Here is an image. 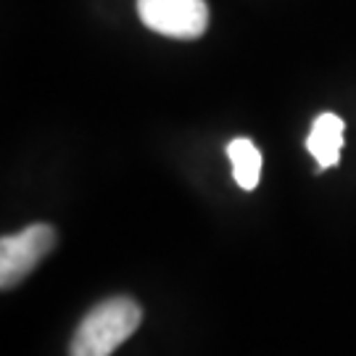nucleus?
<instances>
[{
    "label": "nucleus",
    "instance_id": "nucleus-1",
    "mask_svg": "<svg viewBox=\"0 0 356 356\" xmlns=\"http://www.w3.org/2000/svg\"><path fill=\"white\" fill-rule=\"evenodd\" d=\"M143 309L127 296L98 304L79 322L72 338V356H111L140 327Z\"/></svg>",
    "mask_w": 356,
    "mask_h": 356
},
{
    "label": "nucleus",
    "instance_id": "nucleus-2",
    "mask_svg": "<svg viewBox=\"0 0 356 356\" xmlns=\"http://www.w3.org/2000/svg\"><path fill=\"white\" fill-rule=\"evenodd\" d=\"M138 13L148 29L175 40L201 38L209 26L206 0H138Z\"/></svg>",
    "mask_w": 356,
    "mask_h": 356
},
{
    "label": "nucleus",
    "instance_id": "nucleus-3",
    "mask_svg": "<svg viewBox=\"0 0 356 356\" xmlns=\"http://www.w3.org/2000/svg\"><path fill=\"white\" fill-rule=\"evenodd\" d=\"M56 245V229L51 225H32L16 235L0 241V285L8 291L24 280L32 269Z\"/></svg>",
    "mask_w": 356,
    "mask_h": 356
},
{
    "label": "nucleus",
    "instance_id": "nucleus-4",
    "mask_svg": "<svg viewBox=\"0 0 356 356\" xmlns=\"http://www.w3.org/2000/svg\"><path fill=\"white\" fill-rule=\"evenodd\" d=\"M343 119L335 114H319L312 124V132L306 138V148L317 159L319 169H330L341 161L343 148Z\"/></svg>",
    "mask_w": 356,
    "mask_h": 356
},
{
    "label": "nucleus",
    "instance_id": "nucleus-5",
    "mask_svg": "<svg viewBox=\"0 0 356 356\" xmlns=\"http://www.w3.org/2000/svg\"><path fill=\"white\" fill-rule=\"evenodd\" d=\"M227 156L232 161V175L243 191H254L261 177V153L248 138H238L227 145Z\"/></svg>",
    "mask_w": 356,
    "mask_h": 356
}]
</instances>
